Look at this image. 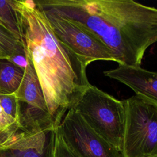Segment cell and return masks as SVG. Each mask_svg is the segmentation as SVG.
<instances>
[{
	"instance_id": "cell-1",
	"label": "cell",
	"mask_w": 157,
	"mask_h": 157,
	"mask_svg": "<svg viewBox=\"0 0 157 157\" xmlns=\"http://www.w3.org/2000/svg\"><path fill=\"white\" fill-rule=\"evenodd\" d=\"M97 37L119 64L139 67L147 49L157 42V8L132 0H39Z\"/></svg>"
},
{
	"instance_id": "cell-2",
	"label": "cell",
	"mask_w": 157,
	"mask_h": 157,
	"mask_svg": "<svg viewBox=\"0 0 157 157\" xmlns=\"http://www.w3.org/2000/svg\"><path fill=\"white\" fill-rule=\"evenodd\" d=\"M23 23L26 56L39 80L48 112L58 127L90 85L88 63L61 42L34 1H14Z\"/></svg>"
},
{
	"instance_id": "cell-3",
	"label": "cell",
	"mask_w": 157,
	"mask_h": 157,
	"mask_svg": "<svg viewBox=\"0 0 157 157\" xmlns=\"http://www.w3.org/2000/svg\"><path fill=\"white\" fill-rule=\"evenodd\" d=\"M71 109L97 134L121 152L126 117L124 101L118 100L90 84Z\"/></svg>"
},
{
	"instance_id": "cell-4",
	"label": "cell",
	"mask_w": 157,
	"mask_h": 157,
	"mask_svg": "<svg viewBox=\"0 0 157 157\" xmlns=\"http://www.w3.org/2000/svg\"><path fill=\"white\" fill-rule=\"evenodd\" d=\"M123 157L157 156V104L139 95L124 100Z\"/></svg>"
},
{
	"instance_id": "cell-5",
	"label": "cell",
	"mask_w": 157,
	"mask_h": 157,
	"mask_svg": "<svg viewBox=\"0 0 157 157\" xmlns=\"http://www.w3.org/2000/svg\"><path fill=\"white\" fill-rule=\"evenodd\" d=\"M26 57L23 78L13 93L19 102V130L31 132L53 129L56 126L48 112L37 75L30 59Z\"/></svg>"
},
{
	"instance_id": "cell-6",
	"label": "cell",
	"mask_w": 157,
	"mask_h": 157,
	"mask_svg": "<svg viewBox=\"0 0 157 157\" xmlns=\"http://www.w3.org/2000/svg\"><path fill=\"white\" fill-rule=\"evenodd\" d=\"M42 10L58 39L88 64L99 60L115 61L112 52L91 33L53 11Z\"/></svg>"
},
{
	"instance_id": "cell-7",
	"label": "cell",
	"mask_w": 157,
	"mask_h": 157,
	"mask_svg": "<svg viewBox=\"0 0 157 157\" xmlns=\"http://www.w3.org/2000/svg\"><path fill=\"white\" fill-rule=\"evenodd\" d=\"M57 129L67 146L79 157H123L73 109L67 110Z\"/></svg>"
},
{
	"instance_id": "cell-8",
	"label": "cell",
	"mask_w": 157,
	"mask_h": 157,
	"mask_svg": "<svg viewBox=\"0 0 157 157\" xmlns=\"http://www.w3.org/2000/svg\"><path fill=\"white\" fill-rule=\"evenodd\" d=\"M56 129L18 131L0 142V157H53Z\"/></svg>"
},
{
	"instance_id": "cell-9",
	"label": "cell",
	"mask_w": 157,
	"mask_h": 157,
	"mask_svg": "<svg viewBox=\"0 0 157 157\" xmlns=\"http://www.w3.org/2000/svg\"><path fill=\"white\" fill-rule=\"evenodd\" d=\"M104 74L126 85L136 95L157 104V72L149 71L140 66L119 64L113 69L104 71Z\"/></svg>"
},
{
	"instance_id": "cell-10",
	"label": "cell",
	"mask_w": 157,
	"mask_h": 157,
	"mask_svg": "<svg viewBox=\"0 0 157 157\" xmlns=\"http://www.w3.org/2000/svg\"><path fill=\"white\" fill-rule=\"evenodd\" d=\"M24 71L9 59L0 58V94L14 93L21 82Z\"/></svg>"
},
{
	"instance_id": "cell-11",
	"label": "cell",
	"mask_w": 157,
	"mask_h": 157,
	"mask_svg": "<svg viewBox=\"0 0 157 157\" xmlns=\"http://www.w3.org/2000/svg\"><path fill=\"white\" fill-rule=\"evenodd\" d=\"M0 25L24 45L22 19L15 7L14 1H0Z\"/></svg>"
},
{
	"instance_id": "cell-12",
	"label": "cell",
	"mask_w": 157,
	"mask_h": 157,
	"mask_svg": "<svg viewBox=\"0 0 157 157\" xmlns=\"http://www.w3.org/2000/svg\"><path fill=\"white\" fill-rule=\"evenodd\" d=\"M19 55H25L24 45L0 25V58L9 59Z\"/></svg>"
},
{
	"instance_id": "cell-13",
	"label": "cell",
	"mask_w": 157,
	"mask_h": 157,
	"mask_svg": "<svg viewBox=\"0 0 157 157\" xmlns=\"http://www.w3.org/2000/svg\"><path fill=\"white\" fill-rule=\"evenodd\" d=\"M18 131L17 122L8 115L0 105V142Z\"/></svg>"
},
{
	"instance_id": "cell-14",
	"label": "cell",
	"mask_w": 157,
	"mask_h": 157,
	"mask_svg": "<svg viewBox=\"0 0 157 157\" xmlns=\"http://www.w3.org/2000/svg\"><path fill=\"white\" fill-rule=\"evenodd\" d=\"M0 105L4 109L7 114L17 122L19 130L20 107L18 101L14 94H0Z\"/></svg>"
},
{
	"instance_id": "cell-15",
	"label": "cell",
	"mask_w": 157,
	"mask_h": 157,
	"mask_svg": "<svg viewBox=\"0 0 157 157\" xmlns=\"http://www.w3.org/2000/svg\"><path fill=\"white\" fill-rule=\"evenodd\" d=\"M53 157H79L67 146L59 133L57 128H56Z\"/></svg>"
},
{
	"instance_id": "cell-16",
	"label": "cell",
	"mask_w": 157,
	"mask_h": 157,
	"mask_svg": "<svg viewBox=\"0 0 157 157\" xmlns=\"http://www.w3.org/2000/svg\"><path fill=\"white\" fill-rule=\"evenodd\" d=\"M154 157H157V156H154Z\"/></svg>"
}]
</instances>
